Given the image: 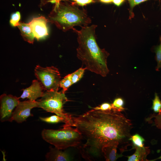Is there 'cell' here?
Returning <instances> with one entry per match:
<instances>
[{
	"label": "cell",
	"instance_id": "6da1fadb",
	"mask_svg": "<svg viewBox=\"0 0 161 161\" xmlns=\"http://www.w3.org/2000/svg\"><path fill=\"white\" fill-rule=\"evenodd\" d=\"M75 127L86 140L80 152L85 159L99 157L105 146L115 142L126 143L131 136V121L121 112L112 110L92 109L83 114L73 116Z\"/></svg>",
	"mask_w": 161,
	"mask_h": 161
},
{
	"label": "cell",
	"instance_id": "7a4b0ae2",
	"mask_svg": "<svg viewBox=\"0 0 161 161\" xmlns=\"http://www.w3.org/2000/svg\"><path fill=\"white\" fill-rule=\"evenodd\" d=\"M97 25L81 27L80 30H72L77 35L78 46L77 56L85 68L92 72L105 77L109 73L107 59L109 53L101 49L96 41L95 29Z\"/></svg>",
	"mask_w": 161,
	"mask_h": 161
},
{
	"label": "cell",
	"instance_id": "3957f363",
	"mask_svg": "<svg viewBox=\"0 0 161 161\" xmlns=\"http://www.w3.org/2000/svg\"><path fill=\"white\" fill-rule=\"evenodd\" d=\"M49 2L54 5L48 15V22L64 32L72 30L75 26H87L91 23L86 10L83 8L80 9L73 2L50 0Z\"/></svg>",
	"mask_w": 161,
	"mask_h": 161
},
{
	"label": "cell",
	"instance_id": "277c9868",
	"mask_svg": "<svg viewBox=\"0 0 161 161\" xmlns=\"http://www.w3.org/2000/svg\"><path fill=\"white\" fill-rule=\"evenodd\" d=\"M72 127L63 126L58 130L44 129L41 132V136L45 141L59 149L71 147L78 148L83 137L76 128Z\"/></svg>",
	"mask_w": 161,
	"mask_h": 161
},
{
	"label": "cell",
	"instance_id": "5b68a950",
	"mask_svg": "<svg viewBox=\"0 0 161 161\" xmlns=\"http://www.w3.org/2000/svg\"><path fill=\"white\" fill-rule=\"evenodd\" d=\"M68 101L65 93L62 92L46 91L37 101L38 107L63 118L65 124L63 126H72V115L66 113L63 109L64 105Z\"/></svg>",
	"mask_w": 161,
	"mask_h": 161
},
{
	"label": "cell",
	"instance_id": "8992f818",
	"mask_svg": "<svg viewBox=\"0 0 161 161\" xmlns=\"http://www.w3.org/2000/svg\"><path fill=\"white\" fill-rule=\"evenodd\" d=\"M34 73L44 90L46 91H58L60 87L61 75L58 69L52 66L44 67L37 65Z\"/></svg>",
	"mask_w": 161,
	"mask_h": 161
},
{
	"label": "cell",
	"instance_id": "52a82bcc",
	"mask_svg": "<svg viewBox=\"0 0 161 161\" xmlns=\"http://www.w3.org/2000/svg\"><path fill=\"white\" fill-rule=\"evenodd\" d=\"M19 98L3 94L0 97V120L1 122H11L14 109L20 102Z\"/></svg>",
	"mask_w": 161,
	"mask_h": 161
},
{
	"label": "cell",
	"instance_id": "ba28073f",
	"mask_svg": "<svg viewBox=\"0 0 161 161\" xmlns=\"http://www.w3.org/2000/svg\"><path fill=\"white\" fill-rule=\"evenodd\" d=\"M35 107H38L37 101L29 100L20 101L13 112L11 122L14 120L20 123L26 121L29 117L33 115L31 111Z\"/></svg>",
	"mask_w": 161,
	"mask_h": 161
},
{
	"label": "cell",
	"instance_id": "9c48e42d",
	"mask_svg": "<svg viewBox=\"0 0 161 161\" xmlns=\"http://www.w3.org/2000/svg\"><path fill=\"white\" fill-rule=\"evenodd\" d=\"M47 19L44 17L33 18L29 23L34 35L38 40L44 38L48 35L47 23Z\"/></svg>",
	"mask_w": 161,
	"mask_h": 161
},
{
	"label": "cell",
	"instance_id": "30bf717a",
	"mask_svg": "<svg viewBox=\"0 0 161 161\" xmlns=\"http://www.w3.org/2000/svg\"><path fill=\"white\" fill-rule=\"evenodd\" d=\"M43 90L40 82L37 80H34L29 87L23 89V93L19 98L23 99L27 98L30 100L35 101L42 96L44 93Z\"/></svg>",
	"mask_w": 161,
	"mask_h": 161
},
{
	"label": "cell",
	"instance_id": "8fae6325",
	"mask_svg": "<svg viewBox=\"0 0 161 161\" xmlns=\"http://www.w3.org/2000/svg\"><path fill=\"white\" fill-rule=\"evenodd\" d=\"M119 144L118 142H115L103 148L102 153L106 161H116L118 158L123 156L122 153L120 154L117 153V148Z\"/></svg>",
	"mask_w": 161,
	"mask_h": 161
},
{
	"label": "cell",
	"instance_id": "7c38bea8",
	"mask_svg": "<svg viewBox=\"0 0 161 161\" xmlns=\"http://www.w3.org/2000/svg\"><path fill=\"white\" fill-rule=\"evenodd\" d=\"M55 147L51 148L46 155L47 161H66L70 160L68 154Z\"/></svg>",
	"mask_w": 161,
	"mask_h": 161
},
{
	"label": "cell",
	"instance_id": "4fadbf2b",
	"mask_svg": "<svg viewBox=\"0 0 161 161\" xmlns=\"http://www.w3.org/2000/svg\"><path fill=\"white\" fill-rule=\"evenodd\" d=\"M17 27L24 40L29 43L33 44L35 36L29 23L19 22Z\"/></svg>",
	"mask_w": 161,
	"mask_h": 161
},
{
	"label": "cell",
	"instance_id": "5bb4252c",
	"mask_svg": "<svg viewBox=\"0 0 161 161\" xmlns=\"http://www.w3.org/2000/svg\"><path fill=\"white\" fill-rule=\"evenodd\" d=\"M134 153L131 155L127 156L128 161H148L147 156L150 153L149 147H135Z\"/></svg>",
	"mask_w": 161,
	"mask_h": 161
},
{
	"label": "cell",
	"instance_id": "9a60e30c",
	"mask_svg": "<svg viewBox=\"0 0 161 161\" xmlns=\"http://www.w3.org/2000/svg\"><path fill=\"white\" fill-rule=\"evenodd\" d=\"M132 142L133 144V148L135 147H143L144 146V139L138 134H136L133 135L131 136L129 139Z\"/></svg>",
	"mask_w": 161,
	"mask_h": 161
},
{
	"label": "cell",
	"instance_id": "2e32d148",
	"mask_svg": "<svg viewBox=\"0 0 161 161\" xmlns=\"http://www.w3.org/2000/svg\"><path fill=\"white\" fill-rule=\"evenodd\" d=\"M112 105V110L113 111L121 112L125 109L123 107L124 101L122 98L117 97L115 98Z\"/></svg>",
	"mask_w": 161,
	"mask_h": 161
},
{
	"label": "cell",
	"instance_id": "e0dca14e",
	"mask_svg": "<svg viewBox=\"0 0 161 161\" xmlns=\"http://www.w3.org/2000/svg\"><path fill=\"white\" fill-rule=\"evenodd\" d=\"M72 84L71 74L66 76L60 82V87L62 88V92L64 93Z\"/></svg>",
	"mask_w": 161,
	"mask_h": 161
},
{
	"label": "cell",
	"instance_id": "ac0fdd59",
	"mask_svg": "<svg viewBox=\"0 0 161 161\" xmlns=\"http://www.w3.org/2000/svg\"><path fill=\"white\" fill-rule=\"evenodd\" d=\"M39 119L42 121L48 123H55L61 122L65 123L64 119L57 115L47 117H40Z\"/></svg>",
	"mask_w": 161,
	"mask_h": 161
},
{
	"label": "cell",
	"instance_id": "d6986e66",
	"mask_svg": "<svg viewBox=\"0 0 161 161\" xmlns=\"http://www.w3.org/2000/svg\"><path fill=\"white\" fill-rule=\"evenodd\" d=\"M86 69L85 68L82 67L71 74L72 84L77 83L82 78Z\"/></svg>",
	"mask_w": 161,
	"mask_h": 161
},
{
	"label": "cell",
	"instance_id": "ffe728a7",
	"mask_svg": "<svg viewBox=\"0 0 161 161\" xmlns=\"http://www.w3.org/2000/svg\"><path fill=\"white\" fill-rule=\"evenodd\" d=\"M152 106L151 109L154 112L159 114L161 112V101L157 93H155L154 98L152 100Z\"/></svg>",
	"mask_w": 161,
	"mask_h": 161
},
{
	"label": "cell",
	"instance_id": "44dd1931",
	"mask_svg": "<svg viewBox=\"0 0 161 161\" xmlns=\"http://www.w3.org/2000/svg\"><path fill=\"white\" fill-rule=\"evenodd\" d=\"M20 17V13L19 11L12 14L10 21V24L13 27H17L19 24Z\"/></svg>",
	"mask_w": 161,
	"mask_h": 161
},
{
	"label": "cell",
	"instance_id": "7402d4cb",
	"mask_svg": "<svg viewBox=\"0 0 161 161\" xmlns=\"http://www.w3.org/2000/svg\"><path fill=\"white\" fill-rule=\"evenodd\" d=\"M128 1L130 5L129 18L131 19L134 17V13L132 11L134 7L141 3L148 0H126Z\"/></svg>",
	"mask_w": 161,
	"mask_h": 161
},
{
	"label": "cell",
	"instance_id": "603a6c76",
	"mask_svg": "<svg viewBox=\"0 0 161 161\" xmlns=\"http://www.w3.org/2000/svg\"><path fill=\"white\" fill-rule=\"evenodd\" d=\"M152 118H154V125L158 129H161V112L157 115L153 114L151 117H149L148 120H150Z\"/></svg>",
	"mask_w": 161,
	"mask_h": 161
},
{
	"label": "cell",
	"instance_id": "cb8c5ba5",
	"mask_svg": "<svg viewBox=\"0 0 161 161\" xmlns=\"http://www.w3.org/2000/svg\"><path fill=\"white\" fill-rule=\"evenodd\" d=\"M92 108L95 110L103 111L112 110V104L108 103H103L98 106Z\"/></svg>",
	"mask_w": 161,
	"mask_h": 161
},
{
	"label": "cell",
	"instance_id": "d4e9b609",
	"mask_svg": "<svg viewBox=\"0 0 161 161\" xmlns=\"http://www.w3.org/2000/svg\"><path fill=\"white\" fill-rule=\"evenodd\" d=\"M155 52L157 62L156 69L157 71H158L161 68V48L160 45L156 48Z\"/></svg>",
	"mask_w": 161,
	"mask_h": 161
},
{
	"label": "cell",
	"instance_id": "484cf974",
	"mask_svg": "<svg viewBox=\"0 0 161 161\" xmlns=\"http://www.w3.org/2000/svg\"><path fill=\"white\" fill-rule=\"evenodd\" d=\"M71 1L79 6H83L87 4L95 2V0H61Z\"/></svg>",
	"mask_w": 161,
	"mask_h": 161
},
{
	"label": "cell",
	"instance_id": "4316f807",
	"mask_svg": "<svg viewBox=\"0 0 161 161\" xmlns=\"http://www.w3.org/2000/svg\"><path fill=\"white\" fill-rule=\"evenodd\" d=\"M125 0H112V3L117 6H120Z\"/></svg>",
	"mask_w": 161,
	"mask_h": 161
},
{
	"label": "cell",
	"instance_id": "83f0119b",
	"mask_svg": "<svg viewBox=\"0 0 161 161\" xmlns=\"http://www.w3.org/2000/svg\"><path fill=\"white\" fill-rule=\"evenodd\" d=\"M41 3L40 5V6L41 8L44 5L47 3L49 2V0L46 1L45 0H40Z\"/></svg>",
	"mask_w": 161,
	"mask_h": 161
},
{
	"label": "cell",
	"instance_id": "f1b7e54d",
	"mask_svg": "<svg viewBox=\"0 0 161 161\" xmlns=\"http://www.w3.org/2000/svg\"><path fill=\"white\" fill-rule=\"evenodd\" d=\"M99 1L105 4H110L112 3V0H99Z\"/></svg>",
	"mask_w": 161,
	"mask_h": 161
},
{
	"label": "cell",
	"instance_id": "f546056e",
	"mask_svg": "<svg viewBox=\"0 0 161 161\" xmlns=\"http://www.w3.org/2000/svg\"><path fill=\"white\" fill-rule=\"evenodd\" d=\"M161 159V156H160V157H159L158 158H157V159H156L154 160H150V161H154L155 160H158V159Z\"/></svg>",
	"mask_w": 161,
	"mask_h": 161
},
{
	"label": "cell",
	"instance_id": "4dcf8cb0",
	"mask_svg": "<svg viewBox=\"0 0 161 161\" xmlns=\"http://www.w3.org/2000/svg\"><path fill=\"white\" fill-rule=\"evenodd\" d=\"M160 47H161V45H160Z\"/></svg>",
	"mask_w": 161,
	"mask_h": 161
}]
</instances>
